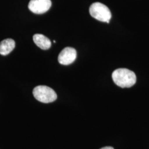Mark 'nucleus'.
<instances>
[{
  "mask_svg": "<svg viewBox=\"0 0 149 149\" xmlns=\"http://www.w3.org/2000/svg\"><path fill=\"white\" fill-rule=\"evenodd\" d=\"M114 82L120 87L129 88L134 85L136 77L133 71L124 68L116 70L112 74Z\"/></svg>",
  "mask_w": 149,
  "mask_h": 149,
  "instance_id": "obj_1",
  "label": "nucleus"
},
{
  "mask_svg": "<svg viewBox=\"0 0 149 149\" xmlns=\"http://www.w3.org/2000/svg\"><path fill=\"white\" fill-rule=\"evenodd\" d=\"M91 16L98 21L109 23L112 14L108 7L100 2H95L92 4L90 7Z\"/></svg>",
  "mask_w": 149,
  "mask_h": 149,
  "instance_id": "obj_2",
  "label": "nucleus"
},
{
  "mask_svg": "<svg viewBox=\"0 0 149 149\" xmlns=\"http://www.w3.org/2000/svg\"><path fill=\"white\" fill-rule=\"evenodd\" d=\"M33 96L38 101L49 103L55 101L57 98L55 92L47 86H38L33 91Z\"/></svg>",
  "mask_w": 149,
  "mask_h": 149,
  "instance_id": "obj_3",
  "label": "nucleus"
},
{
  "mask_svg": "<svg viewBox=\"0 0 149 149\" xmlns=\"http://www.w3.org/2000/svg\"><path fill=\"white\" fill-rule=\"evenodd\" d=\"M51 6L50 0H31L28 4V8L33 13L40 15L47 12Z\"/></svg>",
  "mask_w": 149,
  "mask_h": 149,
  "instance_id": "obj_4",
  "label": "nucleus"
},
{
  "mask_svg": "<svg viewBox=\"0 0 149 149\" xmlns=\"http://www.w3.org/2000/svg\"><path fill=\"white\" fill-rule=\"evenodd\" d=\"M77 57V52L74 48L66 47L59 54L58 61L64 65H68L74 62Z\"/></svg>",
  "mask_w": 149,
  "mask_h": 149,
  "instance_id": "obj_5",
  "label": "nucleus"
},
{
  "mask_svg": "<svg viewBox=\"0 0 149 149\" xmlns=\"http://www.w3.org/2000/svg\"><path fill=\"white\" fill-rule=\"evenodd\" d=\"M33 39L38 47L43 50H48L51 47V41L43 34H36L33 36Z\"/></svg>",
  "mask_w": 149,
  "mask_h": 149,
  "instance_id": "obj_6",
  "label": "nucleus"
},
{
  "mask_svg": "<svg viewBox=\"0 0 149 149\" xmlns=\"http://www.w3.org/2000/svg\"><path fill=\"white\" fill-rule=\"evenodd\" d=\"M15 42L12 39H6L0 43V54L7 55L15 48Z\"/></svg>",
  "mask_w": 149,
  "mask_h": 149,
  "instance_id": "obj_7",
  "label": "nucleus"
},
{
  "mask_svg": "<svg viewBox=\"0 0 149 149\" xmlns=\"http://www.w3.org/2000/svg\"><path fill=\"white\" fill-rule=\"evenodd\" d=\"M100 149H114V148L111 146H106V147H103Z\"/></svg>",
  "mask_w": 149,
  "mask_h": 149,
  "instance_id": "obj_8",
  "label": "nucleus"
}]
</instances>
